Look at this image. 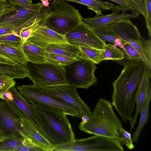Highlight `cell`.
Instances as JSON below:
<instances>
[{
  "instance_id": "44",
  "label": "cell",
  "mask_w": 151,
  "mask_h": 151,
  "mask_svg": "<svg viewBox=\"0 0 151 151\" xmlns=\"http://www.w3.org/2000/svg\"><path fill=\"white\" fill-rule=\"evenodd\" d=\"M81 119L83 123H86L88 122L89 120L90 117L89 115H84L81 116Z\"/></svg>"
},
{
  "instance_id": "48",
  "label": "cell",
  "mask_w": 151,
  "mask_h": 151,
  "mask_svg": "<svg viewBox=\"0 0 151 151\" xmlns=\"http://www.w3.org/2000/svg\"><path fill=\"white\" fill-rule=\"evenodd\" d=\"M29 1L31 3H32V0H29Z\"/></svg>"
},
{
  "instance_id": "34",
  "label": "cell",
  "mask_w": 151,
  "mask_h": 151,
  "mask_svg": "<svg viewBox=\"0 0 151 151\" xmlns=\"http://www.w3.org/2000/svg\"><path fill=\"white\" fill-rule=\"evenodd\" d=\"M146 11L145 17L149 36H151V0H144Z\"/></svg>"
},
{
  "instance_id": "39",
  "label": "cell",
  "mask_w": 151,
  "mask_h": 151,
  "mask_svg": "<svg viewBox=\"0 0 151 151\" xmlns=\"http://www.w3.org/2000/svg\"><path fill=\"white\" fill-rule=\"evenodd\" d=\"M10 2L13 5L23 7H28L32 4L29 0H12Z\"/></svg>"
},
{
  "instance_id": "8",
  "label": "cell",
  "mask_w": 151,
  "mask_h": 151,
  "mask_svg": "<svg viewBox=\"0 0 151 151\" xmlns=\"http://www.w3.org/2000/svg\"><path fill=\"white\" fill-rule=\"evenodd\" d=\"M106 27L108 30L116 35L123 41L129 43L137 51L151 73V64L143 53L141 42L143 37L136 26L129 19H126L115 22Z\"/></svg>"
},
{
  "instance_id": "36",
  "label": "cell",
  "mask_w": 151,
  "mask_h": 151,
  "mask_svg": "<svg viewBox=\"0 0 151 151\" xmlns=\"http://www.w3.org/2000/svg\"><path fill=\"white\" fill-rule=\"evenodd\" d=\"M118 4L122 9L123 12L132 10H136L130 0H109Z\"/></svg>"
},
{
  "instance_id": "47",
  "label": "cell",
  "mask_w": 151,
  "mask_h": 151,
  "mask_svg": "<svg viewBox=\"0 0 151 151\" xmlns=\"http://www.w3.org/2000/svg\"><path fill=\"white\" fill-rule=\"evenodd\" d=\"M4 2H6V1H9L10 2L12 0H2Z\"/></svg>"
},
{
  "instance_id": "5",
  "label": "cell",
  "mask_w": 151,
  "mask_h": 151,
  "mask_svg": "<svg viewBox=\"0 0 151 151\" xmlns=\"http://www.w3.org/2000/svg\"><path fill=\"white\" fill-rule=\"evenodd\" d=\"M29 79L35 86L48 88L68 85L63 67L48 63H33L28 62L26 66Z\"/></svg>"
},
{
  "instance_id": "4",
  "label": "cell",
  "mask_w": 151,
  "mask_h": 151,
  "mask_svg": "<svg viewBox=\"0 0 151 151\" xmlns=\"http://www.w3.org/2000/svg\"><path fill=\"white\" fill-rule=\"evenodd\" d=\"M83 20L78 10L64 0H54L45 8L41 24L61 35H65Z\"/></svg>"
},
{
  "instance_id": "33",
  "label": "cell",
  "mask_w": 151,
  "mask_h": 151,
  "mask_svg": "<svg viewBox=\"0 0 151 151\" xmlns=\"http://www.w3.org/2000/svg\"><path fill=\"white\" fill-rule=\"evenodd\" d=\"M122 45L123 51L127 55L128 58L131 60L142 59L137 51L129 43L123 41Z\"/></svg>"
},
{
  "instance_id": "31",
  "label": "cell",
  "mask_w": 151,
  "mask_h": 151,
  "mask_svg": "<svg viewBox=\"0 0 151 151\" xmlns=\"http://www.w3.org/2000/svg\"><path fill=\"white\" fill-rule=\"evenodd\" d=\"M23 43L20 36L12 33L0 36V44H13Z\"/></svg>"
},
{
  "instance_id": "32",
  "label": "cell",
  "mask_w": 151,
  "mask_h": 151,
  "mask_svg": "<svg viewBox=\"0 0 151 151\" xmlns=\"http://www.w3.org/2000/svg\"><path fill=\"white\" fill-rule=\"evenodd\" d=\"M119 132L121 137V143L125 145L129 150L134 149V147L130 133L125 130L123 127L120 129Z\"/></svg>"
},
{
  "instance_id": "30",
  "label": "cell",
  "mask_w": 151,
  "mask_h": 151,
  "mask_svg": "<svg viewBox=\"0 0 151 151\" xmlns=\"http://www.w3.org/2000/svg\"><path fill=\"white\" fill-rule=\"evenodd\" d=\"M98 37L104 42L113 44L114 41L119 37L116 35L108 30L106 27L94 31Z\"/></svg>"
},
{
  "instance_id": "19",
  "label": "cell",
  "mask_w": 151,
  "mask_h": 151,
  "mask_svg": "<svg viewBox=\"0 0 151 151\" xmlns=\"http://www.w3.org/2000/svg\"><path fill=\"white\" fill-rule=\"evenodd\" d=\"M67 1L76 2L85 5L88 9L93 11L96 14V16L103 15L102 11L112 10L113 12L119 13L123 10L118 5L100 0H64Z\"/></svg>"
},
{
  "instance_id": "18",
  "label": "cell",
  "mask_w": 151,
  "mask_h": 151,
  "mask_svg": "<svg viewBox=\"0 0 151 151\" xmlns=\"http://www.w3.org/2000/svg\"><path fill=\"white\" fill-rule=\"evenodd\" d=\"M23 44H0V54L26 66L29 61L24 50Z\"/></svg>"
},
{
  "instance_id": "35",
  "label": "cell",
  "mask_w": 151,
  "mask_h": 151,
  "mask_svg": "<svg viewBox=\"0 0 151 151\" xmlns=\"http://www.w3.org/2000/svg\"><path fill=\"white\" fill-rule=\"evenodd\" d=\"M144 55L150 63L151 64V41L142 38L141 40Z\"/></svg>"
},
{
  "instance_id": "13",
  "label": "cell",
  "mask_w": 151,
  "mask_h": 151,
  "mask_svg": "<svg viewBox=\"0 0 151 151\" xmlns=\"http://www.w3.org/2000/svg\"><path fill=\"white\" fill-rule=\"evenodd\" d=\"M43 7L40 3L32 4L27 7L17 9L12 13L0 18V27H19L35 15Z\"/></svg>"
},
{
  "instance_id": "27",
  "label": "cell",
  "mask_w": 151,
  "mask_h": 151,
  "mask_svg": "<svg viewBox=\"0 0 151 151\" xmlns=\"http://www.w3.org/2000/svg\"><path fill=\"white\" fill-rule=\"evenodd\" d=\"M16 83L14 79L0 73V98L5 99L4 97V94L11 88L14 86Z\"/></svg>"
},
{
  "instance_id": "11",
  "label": "cell",
  "mask_w": 151,
  "mask_h": 151,
  "mask_svg": "<svg viewBox=\"0 0 151 151\" xmlns=\"http://www.w3.org/2000/svg\"><path fill=\"white\" fill-rule=\"evenodd\" d=\"M9 90L12 94L13 99L11 101L6 100L11 106L22 118H24L27 120L42 135L52 144L51 139L45 129L32 105L20 95L14 86L11 88Z\"/></svg>"
},
{
  "instance_id": "6",
  "label": "cell",
  "mask_w": 151,
  "mask_h": 151,
  "mask_svg": "<svg viewBox=\"0 0 151 151\" xmlns=\"http://www.w3.org/2000/svg\"><path fill=\"white\" fill-rule=\"evenodd\" d=\"M63 67L68 85L76 88L86 89L97 82L94 74L97 67L91 61L81 58Z\"/></svg>"
},
{
  "instance_id": "7",
  "label": "cell",
  "mask_w": 151,
  "mask_h": 151,
  "mask_svg": "<svg viewBox=\"0 0 151 151\" xmlns=\"http://www.w3.org/2000/svg\"><path fill=\"white\" fill-rule=\"evenodd\" d=\"M16 88L20 95L32 104L51 107L61 111L66 115L80 118L82 116L73 108L45 93L42 87L29 85L17 86Z\"/></svg>"
},
{
  "instance_id": "15",
  "label": "cell",
  "mask_w": 151,
  "mask_h": 151,
  "mask_svg": "<svg viewBox=\"0 0 151 151\" xmlns=\"http://www.w3.org/2000/svg\"><path fill=\"white\" fill-rule=\"evenodd\" d=\"M151 74L146 68L140 83L136 101V109L135 114L132 117L130 123V131L133 129L138 116L144 105L150 91L151 90L150 82Z\"/></svg>"
},
{
  "instance_id": "25",
  "label": "cell",
  "mask_w": 151,
  "mask_h": 151,
  "mask_svg": "<svg viewBox=\"0 0 151 151\" xmlns=\"http://www.w3.org/2000/svg\"><path fill=\"white\" fill-rule=\"evenodd\" d=\"M104 60H120L125 58V53L122 49L111 44H106L103 47Z\"/></svg>"
},
{
  "instance_id": "24",
  "label": "cell",
  "mask_w": 151,
  "mask_h": 151,
  "mask_svg": "<svg viewBox=\"0 0 151 151\" xmlns=\"http://www.w3.org/2000/svg\"><path fill=\"white\" fill-rule=\"evenodd\" d=\"M151 98V90L150 91L146 102L140 112V117L139 124L132 137L133 142H137L145 125L147 122L149 117V105Z\"/></svg>"
},
{
  "instance_id": "38",
  "label": "cell",
  "mask_w": 151,
  "mask_h": 151,
  "mask_svg": "<svg viewBox=\"0 0 151 151\" xmlns=\"http://www.w3.org/2000/svg\"><path fill=\"white\" fill-rule=\"evenodd\" d=\"M17 8L15 5L8 4L3 9L0 11V18L2 17L11 13L16 11Z\"/></svg>"
},
{
  "instance_id": "28",
  "label": "cell",
  "mask_w": 151,
  "mask_h": 151,
  "mask_svg": "<svg viewBox=\"0 0 151 151\" xmlns=\"http://www.w3.org/2000/svg\"><path fill=\"white\" fill-rule=\"evenodd\" d=\"M23 140L9 139L0 142V151H17L22 145Z\"/></svg>"
},
{
  "instance_id": "17",
  "label": "cell",
  "mask_w": 151,
  "mask_h": 151,
  "mask_svg": "<svg viewBox=\"0 0 151 151\" xmlns=\"http://www.w3.org/2000/svg\"><path fill=\"white\" fill-rule=\"evenodd\" d=\"M21 124L23 130L33 144L43 151H53V145L42 135L27 120L22 118Z\"/></svg>"
},
{
  "instance_id": "9",
  "label": "cell",
  "mask_w": 151,
  "mask_h": 151,
  "mask_svg": "<svg viewBox=\"0 0 151 151\" xmlns=\"http://www.w3.org/2000/svg\"><path fill=\"white\" fill-rule=\"evenodd\" d=\"M22 118L6 100L0 98V128L8 139L30 141L22 127Z\"/></svg>"
},
{
  "instance_id": "29",
  "label": "cell",
  "mask_w": 151,
  "mask_h": 151,
  "mask_svg": "<svg viewBox=\"0 0 151 151\" xmlns=\"http://www.w3.org/2000/svg\"><path fill=\"white\" fill-rule=\"evenodd\" d=\"M43 16V15L37 18L32 24L22 29L20 31L19 35L21 37L23 43L27 41L34 29L40 24Z\"/></svg>"
},
{
  "instance_id": "20",
  "label": "cell",
  "mask_w": 151,
  "mask_h": 151,
  "mask_svg": "<svg viewBox=\"0 0 151 151\" xmlns=\"http://www.w3.org/2000/svg\"><path fill=\"white\" fill-rule=\"evenodd\" d=\"M46 52L73 58H80V51L78 47L68 42H58L50 44L45 48Z\"/></svg>"
},
{
  "instance_id": "22",
  "label": "cell",
  "mask_w": 151,
  "mask_h": 151,
  "mask_svg": "<svg viewBox=\"0 0 151 151\" xmlns=\"http://www.w3.org/2000/svg\"><path fill=\"white\" fill-rule=\"evenodd\" d=\"M0 73L14 79H24L29 77L26 67L20 64L11 65L0 63Z\"/></svg>"
},
{
  "instance_id": "46",
  "label": "cell",
  "mask_w": 151,
  "mask_h": 151,
  "mask_svg": "<svg viewBox=\"0 0 151 151\" xmlns=\"http://www.w3.org/2000/svg\"><path fill=\"white\" fill-rule=\"evenodd\" d=\"M8 4L4 2L0 3V11L5 7Z\"/></svg>"
},
{
  "instance_id": "41",
  "label": "cell",
  "mask_w": 151,
  "mask_h": 151,
  "mask_svg": "<svg viewBox=\"0 0 151 151\" xmlns=\"http://www.w3.org/2000/svg\"><path fill=\"white\" fill-rule=\"evenodd\" d=\"M16 28L13 27H0V36L6 34L13 33Z\"/></svg>"
},
{
  "instance_id": "3",
  "label": "cell",
  "mask_w": 151,
  "mask_h": 151,
  "mask_svg": "<svg viewBox=\"0 0 151 151\" xmlns=\"http://www.w3.org/2000/svg\"><path fill=\"white\" fill-rule=\"evenodd\" d=\"M32 105L54 146L74 140V133L66 114L51 107Z\"/></svg>"
},
{
  "instance_id": "26",
  "label": "cell",
  "mask_w": 151,
  "mask_h": 151,
  "mask_svg": "<svg viewBox=\"0 0 151 151\" xmlns=\"http://www.w3.org/2000/svg\"><path fill=\"white\" fill-rule=\"evenodd\" d=\"M45 57L47 63L56 65L64 66L79 60L80 58H73L46 52Z\"/></svg>"
},
{
  "instance_id": "49",
  "label": "cell",
  "mask_w": 151,
  "mask_h": 151,
  "mask_svg": "<svg viewBox=\"0 0 151 151\" xmlns=\"http://www.w3.org/2000/svg\"></svg>"
},
{
  "instance_id": "16",
  "label": "cell",
  "mask_w": 151,
  "mask_h": 151,
  "mask_svg": "<svg viewBox=\"0 0 151 151\" xmlns=\"http://www.w3.org/2000/svg\"><path fill=\"white\" fill-rule=\"evenodd\" d=\"M136 17L132 14H126L124 12L119 13L114 12L106 15H101L92 18H83L84 22L94 31L108 25L117 21Z\"/></svg>"
},
{
  "instance_id": "14",
  "label": "cell",
  "mask_w": 151,
  "mask_h": 151,
  "mask_svg": "<svg viewBox=\"0 0 151 151\" xmlns=\"http://www.w3.org/2000/svg\"><path fill=\"white\" fill-rule=\"evenodd\" d=\"M27 41L43 48L53 43L68 42L65 35L58 34L41 24L34 29Z\"/></svg>"
},
{
  "instance_id": "10",
  "label": "cell",
  "mask_w": 151,
  "mask_h": 151,
  "mask_svg": "<svg viewBox=\"0 0 151 151\" xmlns=\"http://www.w3.org/2000/svg\"><path fill=\"white\" fill-rule=\"evenodd\" d=\"M42 88L45 93L73 108L81 116L91 113L90 108L80 97L75 87L64 85Z\"/></svg>"
},
{
  "instance_id": "45",
  "label": "cell",
  "mask_w": 151,
  "mask_h": 151,
  "mask_svg": "<svg viewBox=\"0 0 151 151\" xmlns=\"http://www.w3.org/2000/svg\"><path fill=\"white\" fill-rule=\"evenodd\" d=\"M42 2V4L43 6L45 7L49 6L50 3L48 0H43Z\"/></svg>"
},
{
  "instance_id": "40",
  "label": "cell",
  "mask_w": 151,
  "mask_h": 151,
  "mask_svg": "<svg viewBox=\"0 0 151 151\" xmlns=\"http://www.w3.org/2000/svg\"><path fill=\"white\" fill-rule=\"evenodd\" d=\"M0 63L11 65L19 64L12 59L1 54H0Z\"/></svg>"
},
{
  "instance_id": "43",
  "label": "cell",
  "mask_w": 151,
  "mask_h": 151,
  "mask_svg": "<svg viewBox=\"0 0 151 151\" xmlns=\"http://www.w3.org/2000/svg\"><path fill=\"white\" fill-rule=\"evenodd\" d=\"M7 139H8L7 137L0 128V142L3 141Z\"/></svg>"
},
{
  "instance_id": "2",
  "label": "cell",
  "mask_w": 151,
  "mask_h": 151,
  "mask_svg": "<svg viewBox=\"0 0 151 151\" xmlns=\"http://www.w3.org/2000/svg\"><path fill=\"white\" fill-rule=\"evenodd\" d=\"M89 120L81 122L79 129L86 133L116 139L121 142L119 133L122 127L121 122L115 114L111 103L103 98L99 99L89 114Z\"/></svg>"
},
{
  "instance_id": "1",
  "label": "cell",
  "mask_w": 151,
  "mask_h": 151,
  "mask_svg": "<svg viewBox=\"0 0 151 151\" xmlns=\"http://www.w3.org/2000/svg\"><path fill=\"white\" fill-rule=\"evenodd\" d=\"M116 61L124 68L113 83L111 103L122 120L130 122L139 87L147 68L142 59L131 60L125 58Z\"/></svg>"
},
{
  "instance_id": "23",
  "label": "cell",
  "mask_w": 151,
  "mask_h": 151,
  "mask_svg": "<svg viewBox=\"0 0 151 151\" xmlns=\"http://www.w3.org/2000/svg\"><path fill=\"white\" fill-rule=\"evenodd\" d=\"M80 57L91 61L95 64H98L104 60L103 53L104 49H99L94 47L80 46Z\"/></svg>"
},
{
  "instance_id": "12",
  "label": "cell",
  "mask_w": 151,
  "mask_h": 151,
  "mask_svg": "<svg viewBox=\"0 0 151 151\" xmlns=\"http://www.w3.org/2000/svg\"><path fill=\"white\" fill-rule=\"evenodd\" d=\"M65 37L68 43L78 47L82 46L103 49L106 44L83 20Z\"/></svg>"
},
{
  "instance_id": "42",
  "label": "cell",
  "mask_w": 151,
  "mask_h": 151,
  "mask_svg": "<svg viewBox=\"0 0 151 151\" xmlns=\"http://www.w3.org/2000/svg\"><path fill=\"white\" fill-rule=\"evenodd\" d=\"M123 41L120 37L117 38L114 41L113 45L119 47L121 49L123 50L122 44Z\"/></svg>"
},
{
  "instance_id": "37",
  "label": "cell",
  "mask_w": 151,
  "mask_h": 151,
  "mask_svg": "<svg viewBox=\"0 0 151 151\" xmlns=\"http://www.w3.org/2000/svg\"><path fill=\"white\" fill-rule=\"evenodd\" d=\"M136 11L145 17L146 11L144 0H130Z\"/></svg>"
},
{
  "instance_id": "21",
  "label": "cell",
  "mask_w": 151,
  "mask_h": 151,
  "mask_svg": "<svg viewBox=\"0 0 151 151\" xmlns=\"http://www.w3.org/2000/svg\"><path fill=\"white\" fill-rule=\"evenodd\" d=\"M23 47L29 62L36 63H47L44 48L27 41L23 43Z\"/></svg>"
}]
</instances>
